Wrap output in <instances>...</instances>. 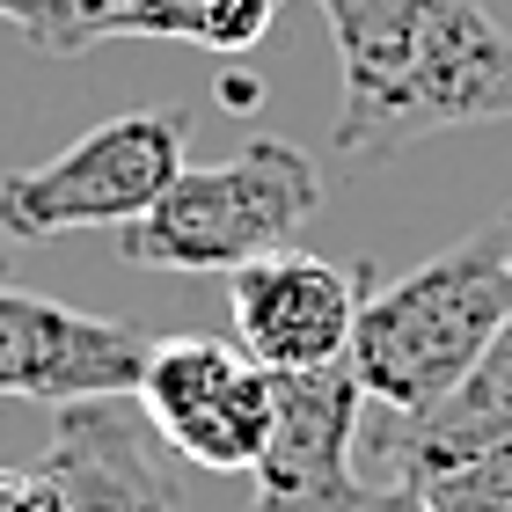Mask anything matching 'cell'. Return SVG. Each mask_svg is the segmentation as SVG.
<instances>
[{"mask_svg": "<svg viewBox=\"0 0 512 512\" xmlns=\"http://www.w3.org/2000/svg\"><path fill=\"white\" fill-rule=\"evenodd\" d=\"M337 37V154H395L425 132L512 118V37L491 0H322Z\"/></svg>", "mask_w": 512, "mask_h": 512, "instance_id": "1", "label": "cell"}, {"mask_svg": "<svg viewBox=\"0 0 512 512\" xmlns=\"http://www.w3.org/2000/svg\"><path fill=\"white\" fill-rule=\"evenodd\" d=\"M505 322H512V249L505 220H491L469 242L425 256L417 271L381 278L359 308L344 366L359 374L366 403L410 417L469 374Z\"/></svg>", "mask_w": 512, "mask_h": 512, "instance_id": "2", "label": "cell"}, {"mask_svg": "<svg viewBox=\"0 0 512 512\" xmlns=\"http://www.w3.org/2000/svg\"><path fill=\"white\" fill-rule=\"evenodd\" d=\"M322 205V169L293 139H249L235 161H183L176 183L139 220L118 227L132 271H235L264 249H286Z\"/></svg>", "mask_w": 512, "mask_h": 512, "instance_id": "3", "label": "cell"}, {"mask_svg": "<svg viewBox=\"0 0 512 512\" xmlns=\"http://www.w3.org/2000/svg\"><path fill=\"white\" fill-rule=\"evenodd\" d=\"M191 118L183 110H125L81 132L66 154L37 169L0 176V235L8 242H52L74 227H125L176 183Z\"/></svg>", "mask_w": 512, "mask_h": 512, "instance_id": "4", "label": "cell"}, {"mask_svg": "<svg viewBox=\"0 0 512 512\" xmlns=\"http://www.w3.org/2000/svg\"><path fill=\"white\" fill-rule=\"evenodd\" d=\"M132 395L147 425L213 476H249L271 439V374L235 337H161Z\"/></svg>", "mask_w": 512, "mask_h": 512, "instance_id": "5", "label": "cell"}, {"mask_svg": "<svg viewBox=\"0 0 512 512\" xmlns=\"http://www.w3.org/2000/svg\"><path fill=\"white\" fill-rule=\"evenodd\" d=\"M381 286L374 264H330L308 249H264L227 271V308H235V344L264 374H315L352 352L359 308Z\"/></svg>", "mask_w": 512, "mask_h": 512, "instance_id": "6", "label": "cell"}, {"mask_svg": "<svg viewBox=\"0 0 512 512\" xmlns=\"http://www.w3.org/2000/svg\"><path fill=\"white\" fill-rule=\"evenodd\" d=\"M366 388L352 366L271 374V439L249 461V512H359Z\"/></svg>", "mask_w": 512, "mask_h": 512, "instance_id": "7", "label": "cell"}, {"mask_svg": "<svg viewBox=\"0 0 512 512\" xmlns=\"http://www.w3.org/2000/svg\"><path fill=\"white\" fill-rule=\"evenodd\" d=\"M154 344L125 322L81 315L66 300L22 293L0 278V388L30 403H88V395H132Z\"/></svg>", "mask_w": 512, "mask_h": 512, "instance_id": "8", "label": "cell"}, {"mask_svg": "<svg viewBox=\"0 0 512 512\" xmlns=\"http://www.w3.org/2000/svg\"><path fill=\"white\" fill-rule=\"evenodd\" d=\"M37 469L59 483L66 512H176V483L154 469L147 432L118 410V395L59 403Z\"/></svg>", "mask_w": 512, "mask_h": 512, "instance_id": "9", "label": "cell"}, {"mask_svg": "<svg viewBox=\"0 0 512 512\" xmlns=\"http://www.w3.org/2000/svg\"><path fill=\"white\" fill-rule=\"evenodd\" d=\"M271 22H278V0H52V15L30 44L44 59H74L110 37H176L235 59L271 37Z\"/></svg>", "mask_w": 512, "mask_h": 512, "instance_id": "10", "label": "cell"}, {"mask_svg": "<svg viewBox=\"0 0 512 512\" xmlns=\"http://www.w3.org/2000/svg\"><path fill=\"white\" fill-rule=\"evenodd\" d=\"M512 439V322L491 337L469 374H461L439 403L410 410V417H388V432H366L359 425V454L388 476H425L439 461H461V454H483Z\"/></svg>", "mask_w": 512, "mask_h": 512, "instance_id": "11", "label": "cell"}, {"mask_svg": "<svg viewBox=\"0 0 512 512\" xmlns=\"http://www.w3.org/2000/svg\"><path fill=\"white\" fill-rule=\"evenodd\" d=\"M403 483H417V498L432 512H512V439L461 454V461H439V469L403 476Z\"/></svg>", "mask_w": 512, "mask_h": 512, "instance_id": "12", "label": "cell"}, {"mask_svg": "<svg viewBox=\"0 0 512 512\" xmlns=\"http://www.w3.org/2000/svg\"><path fill=\"white\" fill-rule=\"evenodd\" d=\"M0 512H66V498H59V483L37 469H0Z\"/></svg>", "mask_w": 512, "mask_h": 512, "instance_id": "13", "label": "cell"}, {"mask_svg": "<svg viewBox=\"0 0 512 512\" xmlns=\"http://www.w3.org/2000/svg\"><path fill=\"white\" fill-rule=\"evenodd\" d=\"M359 512H432V505L417 498V483H403V476H388V483H366V498H359Z\"/></svg>", "mask_w": 512, "mask_h": 512, "instance_id": "14", "label": "cell"}, {"mask_svg": "<svg viewBox=\"0 0 512 512\" xmlns=\"http://www.w3.org/2000/svg\"><path fill=\"white\" fill-rule=\"evenodd\" d=\"M0 15H8L22 37H37V30H44V15H52V0H0Z\"/></svg>", "mask_w": 512, "mask_h": 512, "instance_id": "15", "label": "cell"}, {"mask_svg": "<svg viewBox=\"0 0 512 512\" xmlns=\"http://www.w3.org/2000/svg\"><path fill=\"white\" fill-rule=\"evenodd\" d=\"M256 96H264V88H256L249 74H227V88H220V103H227V110H256Z\"/></svg>", "mask_w": 512, "mask_h": 512, "instance_id": "16", "label": "cell"}, {"mask_svg": "<svg viewBox=\"0 0 512 512\" xmlns=\"http://www.w3.org/2000/svg\"><path fill=\"white\" fill-rule=\"evenodd\" d=\"M505 249H512V213H505Z\"/></svg>", "mask_w": 512, "mask_h": 512, "instance_id": "17", "label": "cell"}, {"mask_svg": "<svg viewBox=\"0 0 512 512\" xmlns=\"http://www.w3.org/2000/svg\"><path fill=\"white\" fill-rule=\"evenodd\" d=\"M0 403H8V388H0Z\"/></svg>", "mask_w": 512, "mask_h": 512, "instance_id": "18", "label": "cell"}, {"mask_svg": "<svg viewBox=\"0 0 512 512\" xmlns=\"http://www.w3.org/2000/svg\"><path fill=\"white\" fill-rule=\"evenodd\" d=\"M0 278H8V264H0Z\"/></svg>", "mask_w": 512, "mask_h": 512, "instance_id": "19", "label": "cell"}, {"mask_svg": "<svg viewBox=\"0 0 512 512\" xmlns=\"http://www.w3.org/2000/svg\"><path fill=\"white\" fill-rule=\"evenodd\" d=\"M278 8H286V0H278Z\"/></svg>", "mask_w": 512, "mask_h": 512, "instance_id": "20", "label": "cell"}]
</instances>
